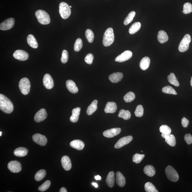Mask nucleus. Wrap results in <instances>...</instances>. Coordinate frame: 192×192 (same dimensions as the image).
I'll return each mask as SVG.
<instances>
[{
	"instance_id": "nucleus-3",
	"label": "nucleus",
	"mask_w": 192,
	"mask_h": 192,
	"mask_svg": "<svg viewBox=\"0 0 192 192\" xmlns=\"http://www.w3.org/2000/svg\"><path fill=\"white\" fill-rule=\"evenodd\" d=\"M35 15L38 22L41 24L47 25L50 23V17L49 14L45 11L38 10L35 13Z\"/></svg>"
},
{
	"instance_id": "nucleus-32",
	"label": "nucleus",
	"mask_w": 192,
	"mask_h": 192,
	"mask_svg": "<svg viewBox=\"0 0 192 192\" xmlns=\"http://www.w3.org/2000/svg\"><path fill=\"white\" fill-rule=\"evenodd\" d=\"M141 24L140 22H136L130 27L129 29V32L131 35L134 34L138 31L141 28Z\"/></svg>"
},
{
	"instance_id": "nucleus-33",
	"label": "nucleus",
	"mask_w": 192,
	"mask_h": 192,
	"mask_svg": "<svg viewBox=\"0 0 192 192\" xmlns=\"http://www.w3.org/2000/svg\"><path fill=\"white\" fill-rule=\"evenodd\" d=\"M118 116V117L122 118L124 120H127L130 119L131 117V114L129 110L121 109L120 110Z\"/></svg>"
},
{
	"instance_id": "nucleus-25",
	"label": "nucleus",
	"mask_w": 192,
	"mask_h": 192,
	"mask_svg": "<svg viewBox=\"0 0 192 192\" xmlns=\"http://www.w3.org/2000/svg\"><path fill=\"white\" fill-rule=\"evenodd\" d=\"M115 182V173L113 171L109 173L107 176L106 182L107 185L110 188H113L114 186Z\"/></svg>"
},
{
	"instance_id": "nucleus-30",
	"label": "nucleus",
	"mask_w": 192,
	"mask_h": 192,
	"mask_svg": "<svg viewBox=\"0 0 192 192\" xmlns=\"http://www.w3.org/2000/svg\"><path fill=\"white\" fill-rule=\"evenodd\" d=\"M97 102H98L97 100H94L88 107L86 111V113L88 115H92L97 110Z\"/></svg>"
},
{
	"instance_id": "nucleus-47",
	"label": "nucleus",
	"mask_w": 192,
	"mask_h": 192,
	"mask_svg": "<svg viewBox=\"0 0 192 192\" xmlns=\"http://www.w3.org/2000/svg\"><path fill=\"white\" fill-rule=\"evenodd\" d=\"M68 54L67 51L64 50L62 52L61 61L62 63H65L68 61Z\"/></svg>"
},
{
	"instance_id": "nucleus-17",
	"label": "nucleus",
	"mask_w": 192,
	"mask_h": 192,
	"mask_svg": "<svg viewBox=\"0 0 192 192\" xmlns=\"http://www.w3.org/2000/svg\"><path fill=\"white\" fill-rule=\"evenodd\" d=\"M61 161L62 167L65 170H70L71 169V161L68 156H65L62 157Z\"/></svg>"
},
{
	"instance_id": "nucleus-48",
	"label": "nucleus",
	"mask_w": 192,
	"mask_h": 192,
	"mask_svg": "<svg viewBox=\"0 0 192 192\" xmlns=\"http://www.w3.org/2000/svg\"><path fill=\"white\" fill-rule=\"evenodd\" d=\"M94 60V56L92 54H89L85 58L84 60L86 63L91 65L93 63Z\"/></svg>"
},
{
	"instance_id": "nucleus-27",
	"label": "nucleus",
	"mask_w": 192,
	"mask_h": 192,
	"mask_svg": "<svg viewBox=\"0 0 192 192\" xmlns=\"http://www.w3.org/2000/svg\"><path fill=\"white\" fill-rule=\"evenodd\" d=\"M150 59L148 57H143L141 60L140 64L141 69L143 70H147L150 66Z\"/></svg>"
},
{
	"instance_id": "nucleus-18",
	"label": "nucleus",
	"mask_w": 192,
	"mask_h": 192,
	"mask_svg": "<svg viewBox=\"0 0 192 192\" xmlns=\"http://www.w3.org/2000/svg\"><path fill=\"white\" fill-rule=\"evenodd\" d=\"M161 136L163 138L165 139V141L170 146L174 147L175 146L176 141V139L174 135L172 134L166 135L164 134H161Z\"/></svg>"
},
{
	"instance_id": "nucleus-53",
	"label": "nucleus",
	"mask_w": 192,
	"mask_h": 192,
	"mask_svg": "<svg viewBox=\"0 0 192 192\" xmlns=\"http://www.w3.org/2000/svg\"><path fill=\"white\" fill-rule=\"evenodd\" d=\"M92 185L95 186L96 188H97L98 187V185L97 184L95 183V182H93Z\"/></svg>"
},
{
	"instance_id": "nucleus-11",
	"label": "nucleus",
	"mask_w": 192,
	"mask_h": 192,
	"mask_svg": "<svg viewBox=\"0 0 192 192\" xmlns=\"http://www.w3.org/2000/svg\"><path fill=\"white\" fill-rule=\"evenodd\" d=\"M15 24V20L13 18L6 19L1 23L0 29L1 30H7L12 29Z\"/></svg>"
},
{
	"instance_id": "nucleus-39",
	"label": "nucleus",
	"mask_w": 192,
	"mask_h": 192,
	"mask_svg": "<svg viewBox=\"0 0 192 192\" xmlns=\"http://www.w3.org/2000/svg\"><path fill=\"white\" fill-rule=\"evenodd\" d=\"M86 37L88 42L92 43L93 42L94 35V33L90 29H87L85 32Z\"/></svg>"
},
{
	"instance_id": "nucleus-7",
	"label": "nucleus",
	"mask_w": 192,
	"mask_h": 192,
	"mask_svg": "<svg viewBox=\"0 0 192 192\" xmlns=\"http://www.w3.org/2000/svg\"><path fill=\"white\" fill-rule=\"evenodd\" d=\"M191 41V38L189 34L185 35L179 44V50L180 52H184L188 50L189 44Z\"/></svg>"
},
{
	"instance_id": "nucleus-21",
	"label": "nucleus",
	"mask_w": 192,
	"mask_h": 192,
	"mask_svg": "<svg viewBox=\"0 0 192 192\" xmlns=\"http://www.w3.org/2000/svg\"><path fill=\"white\" fill-rule=\"evenodd\" d=\"M66 87L70 93H77L78 92V89L75 83L72 80H69L66 81Z\"/></svg>"
},
{
	"instance_id": "nucleus-12",
	"label": "nucleus",
	"mask_w": 192,
	"mask_h": 192,
	"mask_svg": "<svg viewBox=\"0 0 192 192\" xmlns=\"http://www.w3.org/2000/svg\"><path fill=\"white\" fill-rule=\"evenodd\" d=\"M132 56V53L129 50L124 51L122 53L118 56L115 59V61L123 62L130 59Z\"/></svg>"
},
{
	"instance_id": "nucleus-6",
	"label": "nucleus",
	"mask_w": 192,
	"mask_h": 192,
	"mask_svg": "<svg viewBox=\"0 0 192 192\" xmlns=\"http://www.w3.org/2000/svg\"><path fill=\"white\" fill-rule=\"evenodd\" d=\"M30 83L29 81L26 78H24L20 80L19 83V88L22 93L26 95L29 93L30 89Z\"/></svg>"
},
{
	"instance_id": "nucleus-9",
	"label": "nucleus",
	"mask_w": 192,
	"mask_h": 192,
	"mask_svg": "<svg viewBox=\"0 0 192 192\" xmlns=\"http://www.w3.org/2000/svg\"><path fill=\"white\" fill-rule=\"evenodd\" d=\"M133 140L132 136H129L124 137L118 140L115 145V148L116 149H119L125 146L130 142Z\"/></svg>"
},
{
	"instance_id": "nucleus-41",
	"label": "nucleus",
	"mask_w": 192,
	"mask_h": 192,
	"mask_svg": "<svg viewBox=\"0 0 192 192\" xmlns=\"http://www.w3.org/2000/svg\"><path fill=\"white\" fill-rule=\"evenodd\" d=\"M160 132L162 134L168 135L171 134L172 130L170 127L166 125H161L159 128Z\"/></svg>"
},
{
	"instance_id": "nucleus-15",
	"label": "nucleus",
	"mask_w": 192,
	"mask_h": 192,
	"mask_svg": "<svg viewBox=\"0 0 192 192\" xmlns=\"http://www.w3.org/2000/svg\"><path fill=\"white\" fill-rule=\"evenodd\" d=\"M47 113L44 109H42L36 113L34 120L37 122H40L46 119L47 117Z\"/></svg>"
},
{
	"instance_id": "nucleus-14",
	"label": "nucleus",
	"mask_w": 192,
	"mask_h": 192,
	"mask_svg": "<svg viewBox=\"0 0 192 192\" xmlns=\"http://www.w3.org/2000/svg\"><path fill=\"white\" fill-rule=\"evenodd\" d=\"M121 129L120 128H113L104 131L103 135L106 137L110 138L118 135L121 132Z\"/></svg>"
},
{
	"instance_id": "nucleus-46",
	"label": "nucleus",
	"mask_w": 192,
	"mask_h": 192,
	"mask_svg": "<svg viewBox=\"0 0 192 192\" xmlns=\"http://www.w3.org/2000/svg\"><path fill=\"white\" fill-rule=\"evenodd\" d=\"M51 185V182L49 180L46 181L44 183L40 186L38 188L39 191L43 192L45 191L46 190L48 189L50 187Z\"/></svg>"
},
{
	"instance_id": "nucleus-5",
	"label": "nucleus",
	"mask_w": 192,
	"mask_h": 192,
	"mask_svg": "<svg viewBox=\"0 0 192 192\" xmlns=\"http://www.w3.org/2000/svg\"><path fill=\"white\" fill-rule=\"evenodd\" d=\"M166 173L167 178L173 182H177L179 179L178 173L172 166H169L166 168Z\"/></svg>"
},
{
	"instance_id": "nucleus-54",
	"label": "nucleus",
	"mask_w": 192,
	"mask_h": 192,
	"mask_svg": "<svg viewBox=\"0 0 192 192\" xmlns=\"http://www.w3.org/2000/svg\"><path fill=\"white\" fill-rule=\"evenodd\" d=\"M190 84H191V85L192 87V77H191V81H190Z\"/></svg>"
},
{
	"instance_id": "nucleus-10",
	"label": "nucleus",
	"mask_w": 192,
	"mask_h": 192,
	"mask_svg": "<svg viewBox=\"0 0 192 192\" xmlns=\"http://www.w3.org/2000/svg\"><path fill=\"white\" fill-rule=\"evenodd\" d=\"M33 139L35 143L41 146H45L47 143V140L45 136L39 134H35L33 136Z\"/></svg>"
},
{
	"instance_id": "nucleus-13",
	"label": "nucleus",
	"mask_w": 192,
	"mask_h": 192,
	"mask_svg": "<svg viewBox=\"0 0 192 192\" xmlns=\"http://www.w3.org/2000/svg\"><path fill=\"white\" fill-rule=\"evenodd\" d=\"M13 56L17 60L20 61H25L28 60L29 54L25 51L17 50L14 52Z\"/></svg>"
},
{
	"instance_id": "nucleus-26",
	"label": "nucleus",
	"mask_w": 192,
	"mask_h": 192,
	"mask_svg": "<svg viewBox=\"0 0 192 192\" xmlns=\"http://www.w3.org/2000/svg\"><path fill=\"white\" fill-rule=\"evenodd\" d=\"M158 40L161 44H164L168 40V36L165 31L163 30H161L158 32Z\"/></svg>"
},
{
	"instance_id": "nucleus-29",
	"label": "nucleus",
	"mask_w": 192,
	"mask_h": 192,
	"mask_svg": "<svg viewBox=\"0 0 192 192\" xmlns=\"http://www.w3.org/2000/svg\"><path fill=\"white\" fill-rule=\"evenodd\" d=\"M27 42L30 46L33 49H36L38 47V43L36 38L33 35H29L27 37Z\"/></svg>"
},
{
	"instance_id": "nucleus-51",
	"label": "nucleus",
	"mask_w": 192,
	"mask_h": 192,
	"mask_svg": "<svg viewBox=\"0 0 192 192\" xmlns=\"http://www.w3.org/2000/svg\"><path fill=\"white\" fill-rule=\"evenodd\" d=\"M60 192H67V191L65 188H62L60 189Z\"/></svg>"
},
{
	"instance_id": "nucleus-31",
	"label": "nucleus",
	"mask_w": 192,
	"mask_h": 192,
	"mask_svg": "<svg viewBox=\"0 0 192 192\" xmlns=\"http://www.w3.org/2000/svg\"><path fill=\"white\" fill-rule=\"evenodd\" d=\"M144 172L146 175L150 177H152L156 174L154 167L151 165H147L144 169Z\"/></svg>"
},
{
	"instance_id": "nucleus-20",
	"label": "nucleus",
	"mask_w": 192,
	"mask_h": 192,
	"mask_svg": "<svg viewBox=\"0 0 192 192\" xmlns=\"http://www.w3.org/2000/svg\"><path fill=\"white\" fill-rule=\"evenodd\" d=\"M123 74L121 72H116L112 73L109 76V79L113 83L119 82L123 78Z\"/></svg>"
},
{
	"instance_id": "nucleus-23",
	"label": "nucleus",
	"mask_w": 192,
	"mask_h": 192,
	"mask_svg": "<svg viewBox=\"0 0 192 192\" xmlns=\"http://www.w3.org/2000/svg\"><path fill=\"white\" fill-rule=\"evenodd\" d=\"M70 146L78 150H81L84 148L85 145L84 142L80 140H74L70 143Z\"/></svg>"
},
{
	"instance_id": "nucleus-8",
	"label": "nucleus",
	"mask_w": 192,
	"mask_h": 192,
	"mask_svg": "<svg viewBox=\"0 0 192 192\" xmlns=\"http://www.w3.org/2000/svg\"><path fill=\"white\" fill-rule=\"evenodd\" d=\"M8 168L10 172L13 173H18L22 170L21 164L16 161L9 162L8 165Z\"/></svg>"
},
{
	"instance_id": "nucleus-1",
	"label": "nucleus",
	"mask_w": 192,
	"mask_h": 192,
	"mask_svg": "<svg viewBox=\"0 0 192 192\" xmlns=\"http://www.w3.org/2000/svg\"><path fill=\"white\" fill-rule=\"evenodd\" d=\"M0 109L4 113L8 114L12 113L14 109L12 102L2 94H0Z\"/></svg>"
},
{
	"instance_id": "nucleus-35",
	"label": "nucleus",
	"mask_w": 192,
	"mask_h": 192,
	"mask_svg": "<svg viewBox=\"0 0 192 192\" xmlns=\"http://www.w3.org/2000/svg\"><path fill=\"white\" fill-rule=\"evenodd\" d=\"M145 189L147 192H158L156 187L150 182H147L145 184Z\"/></svg>"
},
{
	"instance_id": "nucleus-49",
	"label": "nucleus",
	"mask_w": 192,
	"mask_h": 192,
	"mask_svg": "<svg viewBox=\"0 0 192 192\" xmlns=\"http://www.w3.org/2000/svg\"><path fill=\"white\" fill-rule=\"evenodd\" d=\"M184 139L188 145H190L192 144V136L191 134H186L184 137Z\"/></svg>"
},
{
	"instance_id": "nucleus-2",
	"label": "nucleus",
	"mask_w": 192,
	"mask_h": 192,
	"mask_svg": "<svg viewBox=\"0 0 192 192\" xmlns=\"http://www.w3.org/2000/svg\"><path fill=\"white\" fill-rule=\"evenodd\" d=\"M114 35L113 28H109L106 30L104 35L103 44L105 47L111 45L114 41Z\"/></svg>"
},
{
	"instance_id": "nucleus-28",
	"label": "nucleus",
	"mask_w": 192,
	"mask_h": 192,
	"mask_svg": "<svg viewBox=\"0 0 192 192\" xmlns=\"http://www.w3.org/2000/svg\"><path fill=\"white\" fill-rule=\"evenodd\" d=\"M28 153V150L24 147H19L16 149L14 152V155L18 157H23L26 156Z\"/></svg>"
},
{
	"instance_id": "nucleus-42",
	"label": "nucleus",
	"mask_w": 192,
	"mask_h": 192,
	"mask_svg": "<svg viewBox=\"0 0 192 192\" xmlns=\"http://www.w3.org/2000/svg\"><path fill=\"white\" fill-rule=\"evenodd\" d=\"M134 114L137 117H142L144 114V109L142 105H138L135 112Z\"/></svg>"
},
{
	"instance_id": "nucleus-34",
	"label": "nucleus",
	"mask_w": 192,
	"mask_h": 192,
	"mask_svg": "<svg viewBox=\"0 0 192 192\" xmlns=\"http://www.w3.org/2000/svg\"><path fill=\"white\" fill-rule=\"evenodd\" d=\"M168 80L170 84L174 86L178 87L179 86V83L177 81V78L174 73H171L168 76Z\"/></svg>"
},
{
	"instance_id": "nucleus-19",
	"label": "nucleus",
	"mask_w": 192,
	"mask_h": 192,
	"mask_svg": "<svg viewBox=\"0 0 192 192\" xmlns=\"http://www.w3.org/2000/svg\"><path fill=\"white\" fill-rule=\"evenodd\" d=\"M117 109L116 103L113 102H109L106 105L104 111L106 113H114Z\"/></svg>"
},
{
	"instance_id": "nucleus-37",
	"label": "nucleus",
	"mask_w": 192,
	"mask_h": 192,
	"mask_svg": "<svg viewBox=\"0 0 192 192\" xmlns=\"http://www.w3.org/2000/svg\"><path fill=\"white\" fill-rule=\"evenodd\" d=\"M136 97L135 94L133 92H130L127 93L125 95L124 99L125 102H130L134 100Z\"/></svg>"
},
{
	"instance_id": "nucleus-36",
	"label": "nucleus",
	"mask_w": 192,
	"mask_h": 192,
	"mask_svg": "<svg viewBox=\"0 0 192 192\" xmlns=\"http://www.w3.org/2000/svg\"><path fill=\"white\" fill-rule=\"evenodd\" d=\"M46 175V171L44 170H41L38 171L35 174V180L36 181H40L44 179Z\"/></svg>"
},
{
	"instance_id": "nucleus-50",
	"label": "nucleus",
	"mask_w": 192,
	"mask_h": 192,
	"mask_svg": "<svg viewBox=\"0 0 192 192\" xmlns=\"http://www.w3.org/2000/svg\"><path fill=\"white\" fill-rule=\"evenodd\" d=\"M189 123V121L186 118L184 117L182 118V124L184 127L186 128L188 127Z\"/></svg>"
},
{
	"instance_id": "nucleus-16",
	"label": "nucleus",
	"mask_w": 192,
	"mask_h": 192,
	"mask_svg": "<svg viewBox=\"0 0 192 192\" xmlns=\"http://www.w3.org/2000/svg\"><path fill=\"white\" fill-rule=\"evenodd\" d=\"M43 84L46 89H51L53 88L54 83L53 80L50 75L46 74L43 78Z\"/></svg>"
},
{
	"instance_id": "nucleus-45",
	"label": "nucleus",
	"mask_w": 192,
	"mask_h": 192,
	"mask_svg": "<svg viewBox=\"0 0 192 192\" xmlns=\"http://www.w3.org/2000/svg\"><path fill=\"white\" fill-rule=\"evenodd\" d=\"M192 12V5L190 3H185L183 6L182 12L184 14H189Z\"/></svg>"
},
{
	"instance_id": "nucleus-22",
	"label": "nucleus",
	"mask_w": 192,
	"mask_h": 192,
	"mask_svg": "<svg viewBox=\"0 0 192 192\" xmlns=\"http://www.w3.org/2000/svg\"><path fill=\"white\" fill-rule=\"evenodd\" d=\"M81 109L79 107L74 109L72 111V115L70 118L72 122L76 123L78 121Z\"/></svg>"
},
{
	"instance_id": "nucleus-52",
	"label": "nucleus",
	"mask_w": 192,
	"mask_h": 192,
	"mask_svg": "<svg viewBox=\"0 0 192 192\" xmlns=\"http://www.w3.org/2000/svg\"><path fill=\"white\" fill-rule=\"evenodd\" d=\"M95 178L96 180H100L101 179V177L100 176L97 175L95 176Z\"/></svg>"
},
{
	"instance_id": "nucleus-43",
	"label": "nucleus",
	"mask_w": 192,
	"mask_h": 192,
	"mask_svg": "<svg viewBox=\"0 0 192 192\" xmlns=\"http://www.w3.org/2000/svg\"><path fill=\"white\" fill-rule=\"evenodd\" d=\"M83 42L80 38H78L75 42L74 45V50L76 52L81 50L83 47Z\"/></svg>"
},
{
	"instance_id": "nucleus-40",
	"label": "nucleus",
	"mask_w": 192,
	"mask_h": 192,
	"mask_svg": "<svg viewBox=\"0 0 192 192\" xmlns=\"http://www.w3.org/2000/svg\"><path fill=\"white\" fill-rule=\"evenodd\" d=\"M136 13L134 11H132L128 14L124 21V24L125 25H128L133 20L134 16H135Z\"/></svg>"
},
{
	"instance_id": "nucleus-56",
	"label": "nucleus",
	"mask_w": 192,
	"mask_h": 192,
	"mask_svg": "<svg viewBox=\"0 0 192 192\" xmlns=\"http://www.w3.org/2000/svg\"><path fill=\"white\" fill-rule=\"evenodd\" d=\"M70 6V8H72V6Z\"/></svg>"
},
{
	"instance_id": "nucleus-38",
	"label": "nucleus",
	"mask_w": 192,
	"mask_h": 192,
	"mask_svg": "<svg viewBox=\"0 0 192 192\" xmlns=\"http://www.w3.org/2000/svg\"><path fill=\"white\" fill-rule=\"evenodd\" d=\"M162 91L164 93L173 94V95H177V93L176 92L175 90L170 86H166L163 87Z\"/></svg>"
},
{
	"instance_id": "nucleus-55",
	"label": "nucleus",
	"mask_w": 192,
	"mask_h": 192,
	"mask_svg": "<svg viewBox=\"0 0 192 192\" xmlns=\"http://www.w3.org/2000/svg\"><path fill=\"white\" fill-rule=\"evenodd\" d=\"M1 134H2V132L1 131V132H0V136H1Z\"/></svg>"
},
{
	"instance_id": "nucleus-44",
	"label": "nucleus",
	"mask_w": 192,
	"mask_h": 192,
	"mask_svg": "<svg viewBox=\"0 0 192 192\" xmlns=\"http://www.w3.org/2000/svg\"><path fill=\"white\" fill-rule=\"evenodd\" d=\"M145 157V155L144 154H139L136 153L133 156V161L136 164L140 163L143 159Z\"/></svg>"
},
{
	"instance_id": "nucleus-4",
	"label": "nucleus",
	"mask_w": 192,
	"mask_h": 192,
	"mask_svg": "<svg viewBox=\"0 0 192 192\" xmlns=\"http://www.w3.org/2000/svg\"><path fill=\"white\" fill-rule=\"evenodd\" d=\"M59 13L61 17L63 19L68 18L71 14L70 6L66 3H61L59 6Z\"/></svg>"
},
{
	"instance_id": "nucleus-24",
	"label": "nucleus",
	"mask_w": 192,
	"mask_h": 192,
	"mask_svg": "<svg viewBox=\"0 0 192 192\" xmlns=\"http://www.w3.org/2000/svg\"><path fill=\"white\" fill-rule=\"evenodd\" d=\"M116 182L118 186L120 187H124L125 185V178L120 172H118L116 173Z\"/></svg>"
}]
</instances>
